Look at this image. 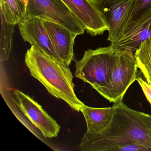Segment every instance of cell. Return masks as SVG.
Segmentation results:
<instances>
[{"label": "cell", "mask_w": 151, "mask_h": 151, "mask_svg": "<svg viewBox=\"0 0 151 151\" xmlns=\"http://www.w3.org/2000/svg\"><path fill=\"white\" fill-rule=\"evenodd\" d=\"M92 37L102 35L108 26L91 0H62Z\"/></svg>", "instance_id": "9"}, {"label": "cell", "mask_w": 151, "mask_h": 151, "mask_svg": "<svg viewBox=\"0 0 151 151\" xmlns=\"http://www.w3.org/2000/svg\"><path fill=\"white\" fill-rule=\"evenodd\" d=\"M81 112L87 125L86 135L98 133L105 129L110 122L113 113V107L94 108L86 105Z\"/></svg>", "instance_id": "12"}, {"label": "cell", "mask_w": 151, "mask_h": 151, "mask_svg": "<svg viewBox=\"0 0 151 151\" xmlns=\"http://www.w3.org/2000/svg\"><path fill=\"white\" fill-rule=\"evenodd\" d=\"M150 135H151V130H150Z\"/></svg>", "instance_id": "19"}, {"label": "cell", "mask_w": 151, "mask_h": 151, "mask_svg": "<svg viewBox=\"0 0 151 151\" xmlns=\"http://www.w3.org/2000/svg\"><path fill=\"white\" fill-rule=\"evenodd\" d=\"M108 26L111 43L122 35L128 24L136 0H91Z\"/></svg>", "instance_id": "6"}, {"label": "cell", "mask_w": 151, "mask_h": 151, "mask_svg": "<svg viewBox=\"0 0 151 151\" xmlns=\"http://www.w3.org/2000/svg\"><path fill=\"white\" fill-rule=\"evenodd\" d=\"M18 25L21 36L24 41L29 43L43 53L63 63L55 50L43 20L38 17H27Z\"/></svg>", "instance_id": "10"}, {"label": "cell", "mask_w": 151, "mask_h": 151, "mask_svg": "<svg viewBox=\"0 0 151 151\" xmlns=\"http://www.w3.org/2000/svg\"><path fill=\"white\" fill-rule=\"evenodd\" d=\"M137 81L141 87L147 99L151 105V86L141 77L138 76L137 77Z\"/></svg>", "instance_id": "17"}, {"label": "cell", "mask_w": 151, "mask_h": 151, "mask_svg": "<svg viewBox=\"0 0 151 151\" xmlns=\"http://www.w3.org/2000/svg\"><path fill=\"white\" fill-rule=\"evenodd\" d=\"M26 17H36L60 24L77 35L86 30L62 0H29Z\"/></svg>", "instance_id": "5"}, {"label": "cell", "mask_w": 151, "mask_h": 151, "mask_svg": "<svg viewBox=\"0 0 151 151\" xmlns=\"http://www.w3.org/2000/svg\"><path fill=\"white\" fill-rule=\"evenodd\" d=\"M110 122L102 131L84 134L79 145L84 151H124L137 143L151 151V115L130 108L122 100L114 103Z\"/></svg>", "instance_id": "1"}, {"label": "cell", "mask_w": 151, "mask_h": 151, "mask_svg": "<svg viewBox=\"0 0 151 151\" xmlns=\"http://www.w3.org/2000/svg\"><path fill=\"white\" fill-rule=\"evenodd\" d=\"M149 38H151V9L130 22L110 46L114 51H128L135 54L141 44Z\"/></svg>", "instance_id": "8"}, {"label": "cell", "mask_w": 151, "mask_h": 151, "mask_svg": "<svg viewBox=\"0 0 151 151\" xmlns=\"http://www.w3.org/2000/svg\"><path fill=\"white\" fill-rule=\"evenodd\" d=\"M138 68L151 86V38L144 41L134 54Z\"/></svg>", "instance_id": "15"}, {"label": "cell", "mask_w": 151, "mask_h": 151, "mask_svg": "<svg viewBox=\"0 0 151 151\" xmlns=\"http://www.w3.org/2000/svg\"><path fill=\"white\" fill-rule=\"evenodd\" d=\"M12 100L32 123L47 138L58 136L60 126L37 101L19 90H14Z\"/></svg>", "instance_id": "7"}, {"label": "cell", "mask_w": 151, "mask_h": 151, "mask_svg": "<svg viewBox=\"0 0 151 151\" xmlns=\"http://www.w3.org/2000/svg\"><path fill=\"white\" fill-rule=\"evenodd\" d=\"M1 19V33L0 39L1 61L7 60L10 56L13 45V34L15 24L7 22L4 12L0 8Z\"/></svg>", "instance_id": "13"}, {"label": "cell", "mask_w": 151, "mask_h": 151, "mask_svg": "<svg viewBox=\"0 0 151 151\" xmlns=\"http://www.w3.org/2000/svg\"><path fill=\"white\" fill-rule=\"evenodd\" d=\"M114 54L110 45L86 51L83 58L76 61L75 76L95 90L105 86L111 77Z\"/></svg>", "instance_id": "4"}, {"label": "cell", "mask_w": 151, "mask_h": 151, "mask_svg": "<svg viewBox=\"0 0 151 151\" xmlns=\"http://www.w3.org/2000/svg\"><path fill=\"white\" fill-rule=\"evenodd\" d=\"M43 23L58 57L69 67L74 60L75 40L78 35L55 23L45 20Z\"/></svg>", "instance_id": "11"}, {"label": "cell", "mask_w": 151, "mask_h": 151, "mask_svg": "<svg viewBox=\"0 0 151 151\" xmlns=\"http://www.w3.org/2000/svg\"><path fill=\"white\" fill-rule=\"evenodd\" d=\"M25 63L31 76L40 82L51 95L63 100L76 111H81L85 106L75 93L73 75L68 66L32 46L26 52Z\"/></svg>", "instance_id": "2"}, {"label": "cell", "mask_w": 151, "mask_h": 151, "mask_svg": "<svg viewBox=\"0 0 151 151\" xmlns=\"http://www.w3.org/2000/svg\"><path fill=\"white\" fill-rule=\"evenodd\" d=\"M150 9H151V0H136L129 23L139 17Z\"/></svg>", "instance_id": "16"}, {"label": "cell", "mask_w": 151, "mask_h": 151, "mask_svg": "<svg viewBox=\"0 0 151 151\" xmlns=\"http://www.w3.org/2000/svg\"><path fill=\"white\" fill-rule=\"evenodd\" d=\"M0 8L9 23L19 25L26 18V7L19 0H0Z\"/></svg>", "instance_id": "14"}, {"label": "cell", "mask_w": 151, "mask_h": 151, "mask_svg": "<svg viewBox=\"0 0 151 151\" xmlns=\"http://www.w3.org/2000/svg\"><path fill=\"white\" fill-rule=\"evenodd\" d=\"M138 69L133 52L114 51L110 79L106 86L96 91L110 102L122 100L128 88L137 80Z\"/></svg>", "instance_id": "3"}, {"label": "cell", "mask_w": 151, "mask_h": 151, "mask_svg": "<svg viewBox=\"0 0 151 151\" xmlns=\"http://www.w3.org/2000/svg\"><path fill=\"white\" fill-rule=\"evenodd\" d=\"M19 1L22 3L25 7H27V5H28V2H29V0H19Z\"/></svg>", "instance_id": "18"}]
</instances>
